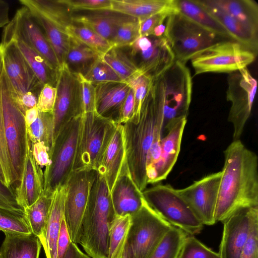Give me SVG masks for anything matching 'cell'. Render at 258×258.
<instances>
[{
    "mask_svg": "<svg viewBox=\"0 0 258 258\" xmlns=\"http://www.w3.org/2000/svg\"><path fill=\"white\" fill-rule=\"evenodd\" d=\"M151 80L149 76L140 74L127 82L133 89L135 98L134 113L130 120L135 123L139 120L142 105L150 89Z\"/></svg>",
    "mask_w": 258,
    "mask_h": 258,
    "instance_id": "43",
    "label": "cell"
},
{
    "mask_svg": "<svg viewBox=\"0 0 258 258\" xmlns=\"http://www.w3.org/2000/svg\"><path fill=\"white\" fill-rule=\"evenodd\" d=\"M41 89L29 91L17 100H15L14 99L24 115L27 110L37 106L39 95Z\"/></svg>",
    "mask_w": 258,
    "mask_h": 258,
    "instance_id": "54",
    "label": "cell"
},
{
    "mask_svg": "<svg viewBox=\"0 0 258 258\" xmlns=\"http://www.w3.org/2000/svg\"><path fill=\"white\" fill-rule=\"evenodd\" d=\"M71 242L64 217L62 220L57 241V258H62Z\"/></svg>",
    "mask_w": 258,
    "mask_h": 258,
    "instance_id": "57",
    "label": "cell"
},
{
    "mask_svg": "<svg viewBox=\"0 0 258 258\" xmlns=\"http://www.w3.org/2000/svg\"><path fill=\"white\" fill-rule=\"evenodd\" d=\"M0 162L5 176L7 184L13 187V172L6 137L5 122L0 92Z\"/></svg>",
    "mask_w": 258,
    "mask_h": 258,
    "instance_id": "47",
    "label": "cell"
},
{
    "mask_svg": "<svg viewBox=\"0 0 258 258\" xmlns=\"http://www.w3.org/2000/svg\"><path fill=\"white\" fill-rule=\"evenodd\" d=\"M126 47L140 73L151 79L160 75L175 61L165 36H140Z\"/></svg>",
    "mask_w": 258,
    "mask_h": 258,
    "instance_id": "15",
    "label": "cell"
},
{
    "mask_svg": "<svg viewBox=\"0 0 258 258\" xmlns=\"http://www.w3.org/2000/svg\"><path fill=\"white\" fill-rule=\"evenodd\" d=\"M256 55L234 40H221L201 50L191 59L195 75L228 73L247 68Z\"/></svg>",
    "mask_w": 258,
    "mask_h": 258,
    "instance_id": "11",
    "label": "cell"
},
{
    "mask_svg": "<svg viewBox=\"0 0 258 258\" xmlns=\"http://www.w3.org/2000/svg\"><path fill=\"white\" fill-rule=\"evenodd\" d=\"M52 195L43 192L35 203L26 208L24 210L32 233L39 238L41 243L43 240L45 225L51 204Z\"/></svg>",
    "mask_w": 258,
    "mask_h": 258,
    "instance_id": "37",
    "label": "cell"
},
{
    "mask_svg": "<svg viewBox=\"0 0 258 258\" xmlns=\"http://www.w3.org/2000/svg\"><path fill=\"white\" fill-rule=\"evenodd\" d=\"M81 83V101L83 114L95 111V92L93 84L78 75Z\"/></svg>",
    "mask_w": 258,
    "mask_h": 258,
    "instance_id": "49",
    "label": "cell"
},
{
    "mask_svg": "<svg viewBox=\"0 0 258 258\" xmlns=\"http://www.w3.org/2000/svg\"><path fill=\"white\" fill-rule=\"evenodd\" d=\"M56 96L55 87L44 85L39 95L37 106L40 112H52Z\"/></svg>",
    "mask_w": 258,
    "mask_h": 258,
    "instance_id": "51",
    "label": "cell"
},
{
    "mask_svg": "<svg viewBox=\"0 0 258 258\" xmlns=\"http://www.w3.org/2000/svg\"><path fill=\"white\" fill-rule=\"evenodd\" d=\"M26 7L40 26L53 50L61 67L64 63L68 50L70 36L66 29L54 23L35 8Z\"/></svg>",
    "mask_w": 258,
    "mask_h": 258,
    "instance_id": "33",
    "label": "cell"
},
{
    "mask_svg": "<svg viewBox=\"0 0 258 258\" xmlns=\"http://www.w3.org/2000/svg\"><path fill=\"white\" fill-rule=\"evenodd\" d=\"M102 57L121 80L127 83L137 75L142 74L134 63L126 46H112Z\"/></svg>",
    "mask_w": 258,
    "mask_h": 258,
    "instance_id": "36",
    "label": "cell"
},
{
    "mask_svg": "<svg viewBox=\"0 0 258 258\" xmlns=\"http://www.w3.org/2000/svg\"><path fill=\"white\" fill-rule=\"evenodd\" d=\"M3 69V58L1 52H0V77L1 76L2 71Z\"/></svg>",
    "mask_w": 258,
    "mask_h": 258,
    "instance_id": "62",
    "label": "cell"
},
{
    "mask_svg": "<svg viewBox=\"0 0 258 258\" xmlns=\"http://www.w3.org/2000/svg\"><path fill=\"white\" fill-rule=\"evenodd\" d=\"M5 234V239L0 246L1 258H39L42 244L32 233Z\"/></svg>",
    "mask_w": 258,
    "mask_h": 258,
    "instance_id": "32",
    "label": "cell"
},
{
    "mask_svg": "<svg viewBox=\"0 0 258 258\" xmlns=\"http://www.w3.org/2000/svg\"><path fill=\"white\" fill-rule=\"evenodd\" d=\"M53 119L52 112L39 111L35 121L27 126V134L31 144L43 142L49 149L53 145Z\"/></svg>",
    "mask_w": 258,
    "mask_h": 258,
    "instance_id": "39",
    "label": "cell"
},
{
    "mask_svg": "<svg viewBox=\"0 0 258 258\" xmlns=\"http://www.w3.org/2000/svg\"><path fill=\"white\" fill-rule=\"evenodd\" d=\"M0 92L6 137L12 168L13 187L14 185L16 187L22 179L32 144L27 134L24 114L13 98L3 69L0 77Z\"/></svg>",
    "mask_w": 258,
    "mask_h": 258,
    "instance_id": "5",
    "label": "cell"
},
{
    "mask_svg": "<svg viewBox=\"0 0 258 258\" xmlns=\"http://www.w3.org/2000/svg\"><path fill=\"white\" fill-rule=\"evenodd\" d=\"M66 185L57 187L52 193L51 204L41 242L46 258H57V241L64 217Z\"/></svg>",
    "mask_w": 258,
    "mask_h": 258,
    "instance_id": "25",
    "label": "cell"
},
{
    "mask_svg": "<svg viewBox=\"0 0 258 258\" xmlns=\"http://www.w3.org/2000/svg\"><path fill=\"white\" fill-rule=\"evenodd\" d=\"M72 18L73 23L88 27L109 42L120 26L138 19L111 9L73 11Z\"/></svg>",
    "mask_w": 258,
    "mask_h": 258,
    "instance_id": "20",
    "label": "cell"
},
{
    "mask_svg": "<svg viewBox=\"0 0 258 258\" xmlns=\"http://www.w3.org/2000/svg\"><path fill=\"white\" fill-rule=\"evenodd\" d=\"M257 213L258 206L241 207L225 219L220 258H239L248 238L252 219Z\"/></svg>",
    "mask_w": 258,
    "mask_h": 258,
    "instance_id": "18",
    "label": "cell"
},
{
    "mask_svg": "<svg viewBox=\"0 0 258 258\" xmlns=\"http://www.w3.org/2000/svg\"><path fill=\"white\" fill-rule=\"evenodd\" d=\"M72 11L111 9V0H64Z\"/></svg>",
    "mask_w": 258,
    "mask_h": 258,
    "instance_id": "52",
    "label": "cell"
},
{
    "mask_svg": "<svg viewBox=\"0 0 258 258\" xmlns=\"http://www.w3.org/2000/svg\"><path fill=\"white\" fill-rule=\"evenodd\" d=\"M16 41V44L39 82L43 85L55 87L58 70L53 68L21 37L10 20L4 27Z\"/></svg>",
    "mask_w": 258,
    "mask_h": 258,
    "instance_id": "26",
    "label": "cell"
},
{
    "mask_svg": "<svg viewBox=\"0 0 258 258\" xmlns=\"http://www.w3.org/2000/svg\"><path fill=\"white\" fill-rule=\"evenodd\" d=\"M23 6L32 7L61 28L73 23L72 10L64 0H20Z\"/></svg>",
    "mask_w": 258,
    "mask_h": 258,
    "instance_id": "35",
    "label": "cell"
},
{
    "mask_svg": "<svg viewBox=\"0 0 258 258\" xmlns=\"http://www.w3.org/2000/svg\"><path fill=\"white\" fill-rule=\"evenodd\" d=\"M0 207L24 212L19 203L12 186H8L0 179Z\"/></svg>",
    "mask_w": 258,
    "mask_h": 258,
    "instance_id": "50",
    "label": "cell"
},
{
    "mask_svg": "<svg viewBox=\"0 0 258 258\" xmlns=\"http://www.w3.org/2000/svg\"><path fill=\"white\" fill-rule=\"evenodd\" d=\"M116 217L111 193L98 172L81 226L80 243L92 258H107L108 233Z\"/></svg>",
    "mask_w": 258,
    "mask_h": 258,
    "instance_id": "3",
    "label": "cell"
},
{
    "mask_svg": "<svg viewBox=\"0 0 258 258\" xmlns=\"http://www.w3.org/2000/svg\"><path fill=\"white\" fill-rule=\"evenodd\" d=\"M140 36L139 21L136 19L125 22L120 26L110 43L113 47L127 46Z\"/></svg>",
    "mask_w": 258,
    "mask_h": 258,
    "instance_id": "46",
    "label": "cell"
},
{
    "mask_svg": "<svg viewBox=\"0 0 258 258\" xmlns=\"http://www.w3.org/2000/svg\"><path fill=\"white\" fill-rule=\"evenodd\" d=\"M170 14L169 12L158 13L144 20H139L140 36L152 35L154 30L165 22Z\"/></svg>",
    "mask_w": 258,
    "mask_h": 258,
    "instance_id": "53",
    "label": "cell"
},
{
    "mask_svg": "<svg viewBox=\"0 0 258 258\" xmlns=\"http://www.w3.org/2000/svg\"><path fill=\"white\" fill-rule=\"evenodd\" d=\"M163 121L157 115L149 90L142 105L138 122L135 123L129 120L122 124L125 159L131 176L142 192L148 184L146 171L148 153L157 127L163 129Z\"/></svg>",
    "mask_w": 258,
    "mask_h": 258,
    "instance_id": "4",
    "label": "cell"
},
{
    "mask_svg": "<svg viewBox=\"0 0 258 258\" xmlns=\"http://www.w3.org/2000/svg\"><path fill=\"white\" fill-rule=\"evenodd\" d=\"M258 37V4L253 0H208Z\"/></svg>",
    "mask_w": 258,
    "mask_h": 258,
    "instance_id": "30",
    "label": "cell"
},
{
    "mask_svg": "<svg viewBox=\"0 0 258 258\" xmlns=\"http://www.w3.org/2000/svg\"><path fill=\"white\" fill-rule=\"evenodd\" d=\"M0 52L3 70L15 100L29 91L42 88L43 85L25 60L15 40L5 29L0 43Z\"/></svg>",
    "mask_w": 258,
    "mask_h": 258,
    "instance_id": "14",
    "label": "cell"
},
{
    "mask_svg": "<svg viewBox=\"0 0 258 258\" xmlns=\"http://www.w3.org/2000/svg\"><path fill=\"white\" fill-rule=\"evenodd\" d=\"M102 56L85 44L70 36L69 48L63 64L72 73L84 76L92 64Z\"/></svg>",
    "mask_w": 258,
    "mask_h": 258,
    "instance_id": "34",
    "label": "cell"
},
{
    "mask_svg": "<svg viewBox=\"0 0 258 258\" xmlns=\"http://www.w3.org/2000/svg\"><path fill=\"white\" fill-rule=\"evenodd\" d=\"M39 110L37 106H35L27 110L24 114V119L27 126L34 122L39 115Z\"/></svg>",
    "mask_w": 258,
    "mask_h": 258,
    "instance_id": "60",
    "label": "cell"
},
{
    "mask_svg": "<svg viewBox=\"0 0 258 258\" xmlns=\"http://www.w3.org/2000/svg\"><path fill=\"white\" fill-rule=\"evenodd\" d=\"M110 193L116 216L132 215L142 205V192L134 182L125 159Z\"/></svg>",
    "mask_w": 258,
    "mask_h": 258,
    "instance_id": "21",
    "label": "cell"
},
{
    "mask_svg": "<svg viewBox=\"0 0 258 258\" xmlns=\"http://www.w3.org/2000/svg\"><path fill=\"white\" fill-rule=\"evenodd\" d=\"M186 234L172 227L163 237L149 258H178Z\"/></svg>",
    "mask_w": 258,
    "mask_h": 258,
    "instance_id": "40",
    "label": "cell"
},
{
    "mask_svg": "<svg viewBox=\"0 0 258 258\" xmlns=\"http://www.w3.org/2000/svg\"><path fill=\"white\" fill-rule=\"evenodd\" d=\"M9 10V4L6 1L0 0V28L5 27L10 21Z\"/></svg>",
    "mask_w": 258,
    "mask_h": 258,
    "instance_id": "59",
    "label": "cell"
},
{
    "mask_svg": "<svg viewBox=\"0 0 258 258\" xmlns=\"http://www.w3.org/2000/svg\"><path fill=\"white\" fill-rule=\"evenodd\" d=\"M94 85L95 111L117 124L122 105L130 89L129 85L123 81H116L100 83Z\"/></svg>",
    "mask_w": 258,
    "mask_h": 258,
    "instance_id": "22",
    "label": "cell"
},
{
    "mask_svg": "<svg viewBox=\"0 0 258 258\" xmlns=\"http://www.w3.org/2000/svg\"><path fill=\"white\" fill-rule=\"evenodd\" d=\"M222 172L212 173L195 181L188 186L177 189L204 225L216 223L215 213Z\"/></svg>",
    "mask_w": 258,
    "mask_h": 258,
    "instance_id": "17",
    "label": "cell"
},
{
    "mask_svg": "<svg viewBox=\"0 0 258 258\" xmlns=\"http://www.w3.org/2000/svg\"><path fill=\"white\" fill-rule=\"evenodd\" d=\"M258 213L253 217L249 235L239 258H257Z\"/></svg>",
    "mask_w": 258,
    "mask_h": 258,
    "instance_id": "48",
    "label": "cell"
},
{
    "mask_svg": "<svg viewBox=\"0 0 258 258\" xmlns=\"http://www.w3.org/2000/svg\"><path fill=\"white\" fill-rule=\"evenodd\" d=\"M192 82L185 64L175 60L152 79L150 92L157 113L164 118L163 130L187 118L191 100Z\"/></svg>",
    "mask_w": 258,
    "mask_h": 258,
    "instance_id": "2",
    "label": "cell"
},
{
    "mask_svg": "<svg viewBox=\"0 0 258 258\" xmlns=\"http://www.w3.org/2000/svg\"><path fill=\"white\" fill-rule=\"evenodd\" d=\"M125 157L123 125L117 124L96 170L104 177L110 192L119 174Z\"/></svg>",
    "mask_w": 258,
    "mask_h": 258,
    "instance_id": "23",
    "label": "cell"
},
{
    "mask_svg": "<svg viewBox=\"0 0 258 258\" xmlns=\"http://www.w3.org/2000/svg\"><path fill=\"white\" fill-rule=\"evenodd\" d=\"M187 118L178 120L166 131L161 140V155L156 166V183L165 179L174 166L180 152Z\"/></svg>",
    "mask_w": 258,
    "mask_h": 258,
    "instance_id": "24",
    "label": "cell"
},
{
    "mask_svg": "<svg viewBox=\"0 0 258 258\" xmlns=\"http://www.w3.org/2000/svg\"><path fill=\"white\" fill-rule=\"evenodd\" d=\"M11 21L21 37L53 68L58 70L60 67L55 54L29 10L23 6Z\"/></svg>",
    "mask_w": 258,
    "mask_h": 258,
    "instance_id": "19",
    "label": "cell"
},
{
    "mask_svg": "<svg viewBox=\"0 0 258 258\" xmlns=\"http://www.w3.org/2000/svg\"><path fill=\"white\" fill-rule=\"evenodd\" d=\"M62 258H92L84 253L77 244L71 241Z\"/></svg>",
    "mask_w": 258,
    "mask_h": 258,
    "instance_id": "58",
    "label": "cell"
},
{
    "mask_svg": "<svg viewBox=\"0 0 258 258\" xmlns=\"http://www.w3.org/2000/svg\"><path fill=\"white\" fill-rule=\"evenodd\" d=\"M224 163L215 213L223 222L237 209L258 206V157L239 140L224 151Z\"/></svg>",
    "mask_w": 258,
    "mask_h": 258,
    "instance_id": "1",
    "label": "cell"
},
{
    "mask_svg": "<svg viewBox=\"0 0 258 258\" xmlns=\"http://www.w3.org/2000/svg\"><path fill=\"white\" fill-rule=\"evenodd\" d=\"M117 124L95 111L82 115L73 171L97 170Z\"/></svg>",
    "mask_w": 258,
    "mask_h": 258,
    "instance_id": "9",
    "label": "cell"
},
{
    "mask_svg": "<svg viewBox=\"0 0 258 258\" xmlns=\"http://www.w3.org/2000/svg\"><path fill=\"white\" fill-rule=\"evenodd\" d=\"M226 99L231 102L228 121L233 126V140H239L252 110L257 81L247 68L229 74Z\"/></svg>",
    "mask_w": 258,
    "mask_h": 258,
    "instance_id": "12",
    "label": "cell"
},
{
    "mask_svg": "<svg viewBox=\"0 0 258 258\" xmlns=\"http://www.w3.org/2000/svg\"><path fill=\"white\" fill-rule=\"evenodd\" d=\"M175 5L178 13L202 27L224 40H234L226 29L198 0H175Z\"/></svg>",
    "mask_w": 258,
    "mask_h": 258,
    "instance_id": "29",
    "label": "cell"
},
{
    "mask_svg": "<svg viewBox=\"0 0 258 258\" xmlns=\"http://www.w3.org/2000/svg\"><path fill=\"white\" fill-rule=\"evenodd\" d=\"M0 179L5 184L7 185L6 180L5 178V176L4 174V172L3 171V169L2 168L1 162H0Z\"/></svg>",
    "mask_w": 258,
    "mask_h": 258,
    "instance_id": "61",
    "label": "cell"
},
{
    "mask_svg": "<svg viewBox=\"0 0 258 258\" xmlns=\"http://www.w3.org/2000/svg\"><path fill=\"white\" fill-rule=\"evenodd\" d=\"M149 205L163 220L187 235L202 230L204 224L180 195L170 184H156L142 191Z\"/></svg>",
    "mask_w": 258,
    "mask_h": 258,
    "instance_id": "7",
    "label": "cell"
},
{
    "mask_svg": "<svg viewBox=\"0 0 258 258\" xmlns=\"http://www.w3.org/2000/svg\"><path fill=\"white\" fill-rule=\"evenodd\" d=\"M165 37L175 60L184 64L201 50L224 40L178 12L168 16Z\"/></svg>",
    "mask_w": 258,
    "mask_h": 258,
    "instance_id": "10",
    "label": "cell"
},
{
    "mask_svg": "<svg viewBox=\"0 0 258 258\" xmlns=\"http://www.w3.org/2000/svg\"><path fill=\"white\" fill-rule=\"evenodd\" d=\"M0 231L5 234L32 233L24 212L2 207H0Z\"/></svg>",
    "mask_w": 258,
    "mask_h": 258,
    "instance_id": "42",
    "label": "cell"
},
{
    "mask_svg": "<svg viewBox=\"0 0 258 258\" xmlns=\"http://www.w3.org/2000/svg\"><path fill=\"white\" fill-rule=\"evenodd\" d=\"M66 31L70 36L80 40L102 56L112 47L108 40L84 25L73 23L66 28Z\"/></svg>",
    "mask_w": 258,
    "mask_h": 258,
    "instance_id": "41",
    "label": "cell"
},
{
    "mask_svg": "<svg viewBox=\"0 0 258 258\" xmlns=\"http://www.w3.org/2000/svg\"><path fill=\"white\" fill-rule=\"evenodd\" d=\"M97 172L94 169L73 171L65 185L64 219L72 242L80 243L82 221Z\"/></svg>",
    "mask_w": 258,
    "mask_h": 258,
    "instance_id": "13",
    "label": "cell"
},
{
    "mask_svg": "<svg viewBox=\"0 0 258 258\" xmlns=\"http://www.w3.org/2000/svg\"><path fill=\"white\" fill-rule=\"evenodd\" d=\"M82 115L72 119L61 130L49 152L50 164L43 171V192L52 195L64 185L73 172Z\"/></svg>",
    "mask_w": 258,
    "mask_h": 258,
    "instance_id": "8",
    "label": "cell"
},
{
    "mask_svg": "<svg viewBox=\"0 0 258 258\" xmlns=\"http://www.w3.org/2000/svg\"><path fill=\"white\" fill-rule=\"evenodd\" d=\"M0 258H1V255H0Z\"/></svg>",
    "mask_w": 258,
    "mask_h": 258,
    "instance_id": "63",
    "label": "cell"
},
{
    "mask_svg": "<svg viewBox=\"0 0 258 258\" xmlns=\"http://www.w3.org/2000/svg\"><path fill=\"white\" fill-rule=\"evenodd\" d=\"M131 223V216H116L108 233L107 258H121Z\"/></svg>",
    "mask_w": 258,
    "mask_h": 258,
    "instance_id": "38",
    "label": "cell"
},
{
    "mask_svg": "<svg viewBox=\"0 0 258 258\" xmlns=\"http://www.w3.org/2000/svg\"><path fill=\"white\" fill-rule=\"evenodd\" d=\"M135 98L133 89L130 87L128 94L122 105L117 124H123L129 121L134 113Z\"/></svg>",
    "mask_w": 258,
    "mask_h": 258,
    "instance_id": "56",
    "label": "cell"
},
{
    "mask_svg": "<svg viewBox=\"0 0 258 258\" xmlns=\"http://www.w3.org/2000/svg\"><path fill=\"white\" fill-rule=\"evenodd\" d=\"M55 87L56 96L52 112L53 144L68 122L83 114L81 83L78 75L72 73L65 65H62L58 70Z\"/></svg>",
    "mask_w": 258,
    "mask_h": 258,
    "instance_id": "16",
    "label": "cell"
},
{
    "mask_svg": "<svg viewBox=\"0 0 258 258\" xmlns=\"http://www.w3.org/2000/svg\"><path fill=\"white\" fill-rule=\"evenodd\" d=\"M178 258H220V255L203 244L194 235H187Z\"/></svg>",
    "mask_w": 258,
    "mask_h": 258,
    "instance_id": "44",
    "label": "cell"
},
{
    "mask_svg": "<svg viewBox=\"0 0 258 258\" xmlns=\"http://www.w3.org/2000/svg\"><path fill=\"white\" fill-rule=\"evenodd\" d=\"M82 76L93 84L107 82L122 81L102 57L97 60L87 73Z\"/></svg>",
    "mask_w": 258,
    "mask_h": 258,
    "instance_id": "45",
    "label": "cell"
},
{
    "mask_svg": "<svg viewBox=\"0 0 258 258\" xmlns=\"http://www.w3.org/2000/svg\"><path fill=\"white\" fill-rule=\"evenodd\" d=\"M111 9L139 20L158 13L178 12L175 0H111Z\"/></svg>",
    "mask_w": 258,
    "mask_h": 258,
    "instance_id": "28",
    "label": "cell"
},
{
    "mask_svg": "<svg viewBox=\"0 0 258 258\" xmlns=\"http://www.w3.org/2000/svg\"><path fill=\"white\" fill-rule=\"evenodd\" d=\"M31 150L36 162L41 168L50 164L49 149L43 142H37L32 144Z\"/></svg>",
    "mask_w": 258,
    "mask_h": 258,
    "instance_id": "55",
    "label": "cell"
},
{
    "mask_svg": "<svg viewBox=\"0 0 258 258\" xmlns=\"http://www.w3.org/2000/svg\"><path fill=\"white\" fill-rule=\"evenodd\" d=\"M204 8L226 29L234 40L252 51L256 55L258 51V37L245 28L235 19L208 0H198Z\"/></svg>",
    "mask_w": 258,
    "mask_h": 258,
    "instance_id": "31",
    "label": "cell"
},
{
    "mask_svg": "<svg viewBox=\"0 0 258 258\" xmlns=\"http://www.w3.org/2000/svg\"><path fill=\"white\" fill-rule=\"evenodd\" d=\"M131 223L121 258H149L173 226L160 217L144 198Z\"/></svg>",
    "mask_w": 258,
    "mask_h": 258,
    "instance_id": "6",
    "label": "cell"
},
{
    "mask_svg": "<svg viewBox=\"0 0 258 258\" xmlns=\"http://www.w3.org/2000/svg\"><path fill=\"white\" fill-rule=\"evenodd\" d=\"M14 189L19 203L24 209L35 203L43 193V171L36 162L31 149L22 179Z\"/></svg>",
    "mask_w": 258,
    "mask_h": 258,
    "instance_id": "27",
    "label": "cell"
}]
</instances>
